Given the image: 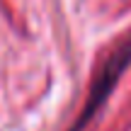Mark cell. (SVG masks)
Returning a JSON list of instances; mask_svg holds the SVG:
<instances>
[{"label":"cell","mask_w":131,"mask_h":131,"mask_svg":"<svg viewBox=\"0 0 131 131\" xmlns=\"http://www.w3.org/2000/svg\"><path fill=\"white\" fill-rule=\"evenodd\" d=\"M129 66H131V29L122 37V41L114 49H109L104 61L100 63L97 73H95L92 83H90L88 100H85L83 109H80V117L75 119V124H73V131H83L88 126V122L102 109V104L107 102V97L112 95V90L117 88L119 78L124 75V70H126Z\"/></svg>","instance_id":"6da1fadb"}]
</instances>
